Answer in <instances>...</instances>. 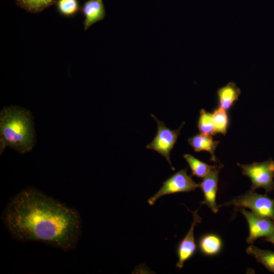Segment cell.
I'll use <instances>...</instances> for the list:
<instances>
[{
  "label": "cell",
  "instance_id": "obj_1",
  "mask_svg": "<svg viewBox=\"0 0 274 274\" xmlns=\"http://www.w3.org/2000/svg\"><path fill=\"white\" fill-rule=\"evenodd\" d=\"M3 220L19 241L41 242L65 251L75 248L81 233V219L75 210L32 189L10 199Z\"/></svg>",
  "mask_w": 274,
  "mask_h": 274
},
{
  "label": "cell",
  "instance_id": "obj_2",
  "mask_svg": "<svg viewBox=\"0 0 274 274\" xmlns=\"http://www.w3.org/2000/svg\"><path fill=\"white\" fill-rule=\"evenodd\" d=\"M1 153L6 147L24 153L31 150L35 132L30 112L16 107L4 109L0 115Z\"/></svg>",
  "mask_w": 274,
  "mask_h": 274
},
{
  "label": "cell",
  "instance_id": "obj_3",
  "mask_svg": "<svg viewBox=\"0 0 274 274\" xmlns=\"http://www.w3.org/2000/svg\"><path fill=\"white\" fill-rule=\"evenodd\" d=\"M230 206L248 208L254 214L270 218L274 222V199L266 195L258 194L250 190L219 207Z\"/></svg>",
  "mask_w": 274,
  "mask_h": 274
},
{
  "label": "cell",
  "instance_id": "obj_4",
  "mask_svg": "<svg viewBox=\"0 0 274 274\" xmlns=\"http://www.w3.org/2000/svg\"><path fill=\"white\" fill-rule=\"evenodd\" d=\"M237 165L242 169L243 175L251 179V190L262 188L266 193L274 190V161L271 158L261 162Z\"/></svg>",
  "mask_w": 274,
  "mask_h": 274
},
{
  "label": "cell",
  "instance_id": "obj_5",
  "mask_svg": "<svg viewBox=\"0 0 274 274\" xmlns=\"http://www.w3.org/2000/svg\"><path fill=\"white\" fill-rule=\"evenodd\" d=\"M151 116L157 123V131L153 141L146 148L154 150L163 156L169 164L172 169L174 170L175 168L171 163L169 154L177 142L185 122H183L177 129L171 130L166 126L163 122L158 120L154 115L151 114Z\"/></svg>",
  "mask_w": 274,
  "mask_h": 274
},
{
  "label": "cell",
  "instance_id": "obj_6",
  "mask_svg": "<svg viewBox=\"0 0 274 274\" xmlns=\"http://www.w3.org/2000/svg\"><path fill=\"white\" fill-rule=\"evenodd\" d=\"M199 187L191 176L187 175V167L176 173L163 183L162 186L148 200V203L153 206L160 197L170 194L189 192Z\"/></svg>",
  "mask_w": 274,
  "mask_h": 274
},
{
  "label": "cell",
  "instance_id": "obj_7",
  "mask_svg": "<svg viewBox=\"0 0 274 274\" xmlns=\"http://www.w3.org/2000/svg\"><path fill=\"white\" fill-rule=\"evenodd\" d=\"M238 210L248 223L249 234L246 239L248 244L252 245L258 238L274 234V222L271 219L254 214L242 208Z\"/></svg>",
  "mask_w": 274,
  "mask_h": 274
},
{
  "label": "cell",
  "instance_id": "obj_8",
  "mask_svg": "<svg viewBox=\"0 0 274 274\" xmlns=\"http://www.w3.org/2000/svg\"><path fill=\"white\" fill-rule=\"evenodd\" d=\"M223 166L221 164L216 167L212 169L204 177L199 184L204 195V200L201 202V204L207 205L214 213L218 212L219 206L216 204V198L218 189V182L220 169Z\"/></svg>",
  "mask_w": 274,
  "mask_h": 274
},
{
  "label": "cell",
  "instance_id": "obj_9",
  "mask_svg": "<svg viewBox=\"0 0 274 274\" xmlns=\"http://www.w3.org/2000/svg\"><path fill=\"white\" fill-rule=\"evenodd\" d=\"M197 210L192 212L193 222L187 233L180 242L177 248L178 261L176 264L178 268H182L184 263L190 259L195 254L196 246L194 239V230L197 223L201 222L202 219L198 214Z\"/></svg>",
  "mask_w": 274,
  "mask_h": 274
},
{
  "label": "cell",
  "instance_id": "obj_10",
  "mask_svg": "<svg viewBox=\"0 0 274 274\" xmlns=\"http://www.w3.org/2000/svg\"><path fill=\"white\" fill-rule=\"evenodd\" d=\"M84 16V28L86 30L95 23L104 19L106 11L102 0H88L81 9Z\"/></svg>",
  "mask_w": 274,
  "mask_h": 274
},
{
  "label": "cell",
  "instance_id": "obj_11",
  "mask_svg": "<svg viewBox=\"0 0 274 274\" xmlns=\"http://www.w3.org/2000/svg\"><path fill=\"white\" fill-rule=\"evenodd\" d=\"M188 141L195 152L208 151L211 155V160L215 162H218L215 151L219 142L214 141L212 135L200 133L189 138Z\"/></svg>",
  "mask_w": 274,
  "mask_h": 274
},
{
  "label": "cell",
  "instance_id": "obj_12",
  "mask_svg": "<svg viewBox=\"0 0 274 274\" xmlns=\"http://www.w3.org/2000/svg\"><path fill=\"white\" fill-rule=\"evenodd\" d=\"M241 93V89L235 83L228 82L217 91L219 107L228 111L238 100Z\"/></svg>",
  "mask_w": 274,
  "mask_h": 274
},
{
  "label": "cell",
  "instance_id": "obj_13",
  "mask_svg": "<svg viewBox=\"0 0 274 274\" xmlns=\"http://www.w3.org/2000/svg\"><path fill=\"white\" fill-rule=\"evenodd\" d=\"M198 245L199 249L202 253L208 256H214L221 251L222 242L217 235L207 234L199 238Z\"/></svg>",
  "mask_w": 274,
  "mask_h": 274
},
{
  "label": "cell",
  "instance_id": "obj_14",
  "mask_svg": "<svg viewBox=\"0 0 274 274\" xmlns=\"http://www.w3.org/2000/svg\"><path fill=\"white\" fill-rule=\"evenodd\" d=\"M246 251L267 270L274 273V252L260 249L252 245L247 248Z\"/></svg>",
  "mask_w": 274,
  "mask_h": 274
},
{
  "label": "cell",
  "instance_id": "obj_15",
  "mask_svg": "<svg viewBox=\"0 0 274 274\" xmlns=\"http://www.w3.org/2000/svg\"><path fill=\"white\" fill-rule=\"evenodd\" d=\"M183 157L191 169L192 176L199 178L204 177L212 169L218 166L210 165L188 154H184Z\"/></svg>",
  "mask_w": 274,
  "mask_h": 274
},
{
  "label": "cell",
  "instance_id": "obj_16",
  "mask_svg": "<svg viewBox=\"0 0 274 274\" xmlns=\"http://www.w3.org/2000/svg\"><path fill=\"white\" fill-rule=\"evenodd\" d=\"M54 2L55 0H16L17 6L32 13L42 12Z\"/></svg>",
  "mask_w": 274,
  "mask_h": 274
},
{
  "label": "cell",
  "instance_id": "obj_17",
  "mask_svg": "<svg viewBox=\"0 0 274 274\" xmlns=\"http://www.w3.org/2000/svg\"><path fill=\"white\" fill-rule=\"evenodd\" d=\"M197 127L201 133L211 135L216 134L212 114L203 109L199 112Z\"/></svg>",
  "mask_w": 274,
  "mask_h": 274
},
{
  "label": "cell",
  "instance_id": "obj_18",
  "mask_svg": "<svg viewBox=\"0 0 274 274\" xmlns=\"http://www.w3.org/2000/svg\"><path fill=\"white\" fill-rule=\"evenodd\" d=\"M216 133H220L225 135L229 123V119L226 111L218 107L212 113Z\"/></svg>",
  "mask_w": 274,
  "mask_h": 274
},
{
  "label": "cell",
  "instance_id": "obj_19",
  "mask_svg": "<svg viewBox=\"0 0 274 274\" xmlns=\"http://www.w3.org/2000/svg\"><path fill=\"white\" fill-rule=\"evenodd\" d=\"M56 6L60 14L65 17L75 15L79 10L78 0H57Z\"/></svg>",
  "mask_w": 274,
  "mask_h": 274
},
{
  "label": "cell",
  "instance_id": "obj_20",
  "mask_svg": "<svg viewBox=\"0 0 274 274\" xmlns=\"http://www.w3.org/2000/svg\"><path fill=\"white\" fill-rule=\"evenodd\" d=\"M265 241L274 244V234L265 237Z\"/></svg>",
  "mask_w": 274,
  "mask_h": 274
}]
</instances>
